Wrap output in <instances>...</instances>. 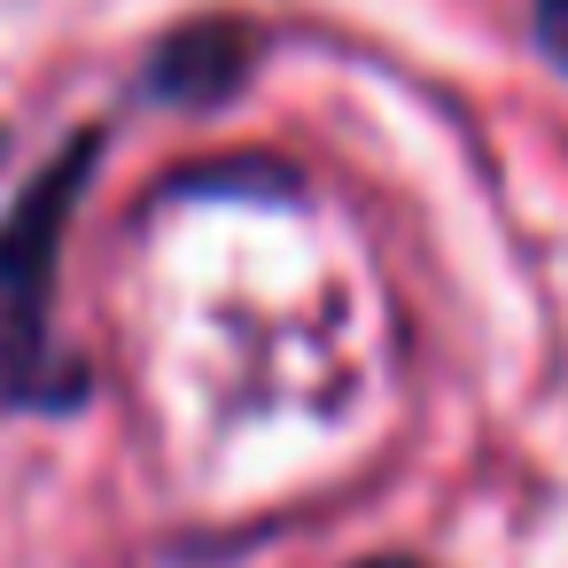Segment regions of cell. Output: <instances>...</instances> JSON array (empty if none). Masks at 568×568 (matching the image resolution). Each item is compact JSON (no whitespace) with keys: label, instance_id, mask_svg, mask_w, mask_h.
Instances as JSON below:
<instances>
[{"label":"cell","instance_id":"obj_1","mask_svg":"<svg viewBox=\"0 0 568 568\" xmlns=\"http://www.w3.org/2000/svg\"><path fill=\"white\" fill-rule=\"evenodd\" d=\"M94 149L102 133H71V149L0 219V405L17 413H71L87 397V366L55 343V265H63V234L87 195Z\"/></svg>","mask_w":568,"mask_h":568},{"label":"cell","instance_id":"obj_2","mask_svg":"<svg viewBox=\"0 0 568 568\" xmlns=\"http://www.w3.org/2000/svg\"><path fill=\"white\" fill-rule=\"evenodd\" d=\"M250 79V32L242 24H187V32H172L164 48H156V63H149V94L156 102H180V110H211V102H226L234 87Z\"/></svg>","mask_w":568,"mask_h":568},{"label":"cell","instance_id":"obj_3","mask_svg":"<svg viewBox=\"0 0 568 568\" xmlns=\"http://www.w3.org/2000/svg\"><path fill=\"white\" fill-rule=\"evenodd\" d=\"M537 48H545L552 71L568 79V0H537Z\"/></svg>","mask_w":568,"mask_h":568},{"label":"cell","instance_id":"obj_4","mask_svg":"<svg viewBox=\"0 0 568 568\" xmlns=\"http://www.w3.org/2000/svg\"><path fill=\"white\" fill-rule=\"evenodd\" d=\"M358 568H413V560H358Z\"/></svg>","mask_w":568,"mask_h":568}]
</instances>
